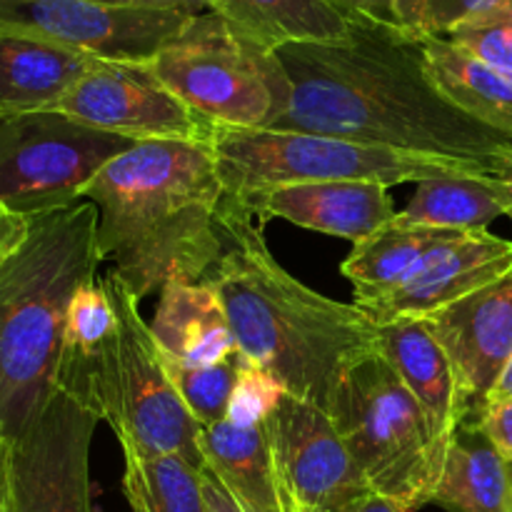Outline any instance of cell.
Masks as SVG:
<instances>
[{"label": "cell", "mask_w": 512, "mask_h": 512, "mask_svg": "<svg viewBox=\"0 0 512 512\" xmlns=\"http://www.w3.org/2000/svg\"><path fill=\"white\" fill-rule=\"evenodd\" d=\"M113 325V305H110L105 285L98 275L90 283H85L70 303L60 358H90L113 333Z\"/></svg>", "instance_id": "cell-28"}, {"label": "cell", "mask_w": 512, "mask_h": 512, "mask_svg": "<svg viewBox=\"0 0 512 512\" xmlns=\"http://www.w3.org/2000/svg\"><path fill=\"white\" fill-rule=\"evenodd\" d=\"M512 275V243L488 230L458 233L435 248L413 275L373 298L353 300L375 325L430 318Z\"/></svg>", "instance_id": "cell-14"}, {"label": "cell", "mask_w": 512, "mask_h": 512, "mask_svg": "<svg viewBox=\"0 0 512 512\" xmlns=\"http://www.w3.org/2000/svg\"><path fill=\"white\" fill-rule=\"evenodd\" d=\"M240 205L260 220L280 218L350 243L368 238L398 215L388 188L378 183L285 185Z\"/></svg>", "instance_id": "cell-16"}, {"label": "cell", "mask_w": 512, "mask_h": 512, "mask_svg": "<svg viewBox=\"0 0 512 512\" xmlns=\"http://www.w3.org/2000/svg\"><path fill=\"white\" fill-rule=\"evenodd\" d=\"M100 415L83 395L55 388L8 445L13 512H95L90 445Z\"/></svg>", "instance_id": "cell-10"}, {"label": "cell", "mask_w": 512, "mask_h": 512, "mask_svg": "<svg viewBox=\"0 0 512 512\" xmlns=\"http://www.w3.org/2000/svg\"><path fill=\"white\" fill-rule=\"evenodd\" d=\"M330 418L373 493L415 512L430 505L448 448L383 353L350 370Z\"/></svg>", "instance_id": "cell-7"}, {"label": "cell", "mask_w": 512, "mask_h": 512, "mask_svg": "<svg viewBox=\"0 0 512 512\" xmlns=\"http://www.w3.org/2000/svg\"><path fill=\"white\" fill-rule=\"evenodd\" d=\"M0 512H13L8 478V445H0Z\"/></svg>", "instance_id": "cell-39"}, {"label": "cell", "mask_w": 512, "mask_h": 512, "mask_svg": "<svg viewBox=\"0 0 512 512\" xmlns=\"http://www.w3.org/2000/svg\"><path fill=\"white\" fill-rule=\"evenodd\" d=\"M200 483H203V498H205V512H243L238 508L228 490L223 488L213 470L203 468L200 470Z\"/></svg>", "instance_id": "cell-36"}, {"label": "cell", "mask_w": 512, "mask_h": 512, "mask_svg": "<svg viewBox=\"0 0 512 512\" xmlns=\"http://www.w3.org/2000/svg\"><path fill=\"white\" fill-rule=\"evenodd\" d=\"M335 512H415V510L408 508V505L398 503V500L383 498V495L378 493H365L360 495V498H355L353 503L343 505V508H338Z\"/></svg>", "instance_id": "cell-37"}, {"label": "cell", "mask_w": 512, "mask_h": 512, "mask_svg": "<svg viewBox=\"0 0 512 512\" xmlns=\"http://www.w3.org/2000/svg\"><path fill=\"white\" fill-rule=\"evenodd\" d=\"M435 88L458 110L512 135V78L450 38H420Z\"/></svg>", "instance_id": "cell-22"}, {"label": "cell", "mask_w": 512, "mask_h": 512, "mask_svg": "<svg viewBox=\"0 0 512 512\" xmlns=\"http://www.w3.org/2000/svg\"><path fill=\"white\" fill-rule=\"evenodd\" d=\"M478 425L495 450L512 463V398L485 403L478 413Z\"/></svg>", "instance_id": "cell-32"}, {"label": "cell", "mask_w": 512, "mask_h": 512, "mask_svg": "<svg viewBox=\"0 0 512 512\" xmlns=\"http://www.w3.org/2000/svg\"><path fill=\"white\" fill-rule=\"evenodd\" d=\"M448 38L512 78V0H493Z\"/></svg>", "instance_id": "cell-29"}, {"label": "cell", "mask_w": 512, "mask_h": 512, "mask_svg": "<svg viewBox=\"0 0 512 512\" xmlns=\"http://www.w3.org/2000/svg\"><path fill=\"white\" fill-rule=\"evenodd\" d=\"M225 188L210 143H135L80 193L98 208V250L138 300L168 283H200L218 263Z\"/></svg>", "instance_id": "cell-3"}, {"label": "cell", "mask_w": 512, "mask_h": 512, "mask_svg": "<svg viewBox=\"0 0 512 512\" xmlns=\"http://www.w3.org/2000/svg\"><path fill=\"white\" fill-rule=\"evenodd\" d=\"M98 208L88 200L30 218L0 265V430L13 440L55 390L75 293L98 278Z\"/></svg>", "instance_id": "cell-4"}, {"label": "cell", "mask_w": 512, "mask_h": 512, "mask_svg": "<svg viewBox=\"0 0 512 512\" xmlns=\"http://www.w3.org/2000/svg\"><path fill=\"white\" fill-rule=\"evenodd\" d=\"M205 468L213 470L243 512H285L265 425L223 420L198 430Z\"/></svg>", "instance_id": "cell-20"}, {"label": "cell", "mask_w": 512, "mask_h": 512, "mask_svg": "<svg viewBox=\"0 0 512 512\" xmlns=\"http://www.w3.org/2000/svg\"><path fill=\"white\" fill-rule=\"evenodd\" d=\"M210 148L225 195L240 203L300 183H378L393 188L450 173H480L458 160L425 158L318 133L213 125Z\"/></svg>", "instance_id": "cell-6"}, {"label": "cell", "mask_w": 512, "mask_h": 512, "mask_svg": "<svg viewBox=\"0 0 512 512\" xmlns=\"http://www.w3.org/2000/svg\"><path fill=\"white\" fill-rule=\"evenodd\" d=\"M50 113L135 143H210L213 125L175 98L148 63L100 60Z\"/></svg>", "instance_id": "cell-13"}, {"label": "cell", "mask_w": 512, "mask_h": 512, "mask_svg": "<svg viewBox=\"0 0 512 512\" xmlns=\"http://www.w3.org/2000/svg\"><path fill=\"white\" fill-rule=\"evenodd\" d=\"M430 505L448 512H512L508 460L478 425V415L455 430Z\"/></svg>", "instance_id": "cell-21"}, {"label": "cell", "mask_w": 512, "mask_h": 512, "mask_svg": "<svg viewBox=\"0 0 512 512\" xmlns=\"http://www.w3.org/2000/svg\"><path fill=\"white\" fill-rule=\"evenodd\" d=\"M30 233V218L15 213L8 205L0 203V265L25 243Z\"/></svg>", "instance_id": "cell-33"}, {"label": "cell", "mask_w": 512, "mask_h": 512, "mask_svg": "<svg viewBox=\"0 0 512 512\" xmlns=\"http://www.w3.org/2000/svg\"><path fill=\"white\" fill-rule=\"evenodd\" d=\"M123 493L133 512H205L200 470L173 455L120 445Z\"/></svg>", "instance_id": "cell-26"}, {"label": "cell", "mask_w": 512, "mask_h": 512, "mask_svg": "<svg viewBox=\"0 0 512 512\" xmlns=\"http://www.w3.org/2000/svg\"><path fill=\"white\" fill-rule=\"evenodd\" d=\"M5 443V435H3V430H0V445Z\"/></svg>", "instance_id": "cell-41"}, {"label": "cell", "mask_w": 512, "mask_h": 512, "mask_svg": "<svg viewBox=\"0 0 512 512\" xmlns=\"http://www.w3.org/2000/svg\"><path fill=\"white\" fill-rule=\"evenodd\" d=\"M133 145L60 113L0 118V203L25 218L70 208L95 173Z\"/></svg>", "instance_id": "cell-9"}, {"label": "cell", "mask_w": 512, "mask_h": 512, "mask_svg": "<svg viewBox=\"0 0 512 512\" xmlns=\"http://www.w3.org/2000/svg\"><path fill=\"white\" fill-rule=\"evenodd\" d=\"M288 105L268 130L318 133L490 175L512 135L455 108L425 68L420 38L393 20L353 18L345 35L278 48Z\"/></svg>", "instance_id": "cell-1"}, {"label": "cell", "mask_w": 512, "mask_h": 512, "mask_svg": "<svg viewBox=\"0 0 512 512\" xmlns=\"http://www.w3.org/2000/svg\"><path fill=\"white\" fill-rule=\"evenodd\" d=\"M93 3L113 5V8H150V10H183V13H205L210 0H93Z\"/></svg>", "instance_id": "cell-35"}, {"label": "cell", "mask_w": 512, "mask_h": 512, "mask_svg": "<svg viewBox=\"0 0 512 512\" xmlns=\"http://www.w3.org/2000/svg\"><path fill=\"white\" fill-rule=\"evenodd\" d=\"M193 13L93 0H0V30L38 35L110 63H150Z\"/></svg>", "instance_id": "cell-11"}, {"label": "cell", "mask_w": 512, "mask_h": 512, "mask_svg": "<svg viewBox=\"0 0 512 512\" xmlns=\"http://www.w3.org/2000/svg\"><path fill=\"white\" fill-rule=\"evenodd\" d=\"M253 218L225 195L223 253L200 283L218 293L243 360L330 415L350 370L380 353L378 325L355 303L325 298L290 275Z\"/></svg>", "instance_id": "cell-2"}, {"label": "cell", "mask_w": 512, "mask_h": 512, "mask_svg": "<svg viewBox=\"0 0 512 512\" xmlns=\"http://www.w3.org/2000/svg\"><path fill=\"white\" fill-rule=\"evenodd\" d=\"M148 68L210 125L268 130L288 105L278 50L255 43L215 10L193 15Z\"/></svg>", "instance_id": "cell-8"}, {"label": "cell", "mask_w": 512, "mask_h": 512, "mask_svg": "<svg viewBox=\"0 0 512 512\" xmlns=\"http://www.w3.org/2000/svg\"><path fill=\"white\" fill-rule=\"evenodd\" d=\"M508 473H510V483H512V463H508Z\"/></svg>", "instance_id": "cell-42"}, {"label": "cell", "mask_w": 512, "mask_h": 512, "mask_svg": "<svg viewBox=\"0 0 512 512\" xmlns=\"http://www.w3.org/2000/svg\"><path fill=\"white\" fill-rule=\"evenodd\" d=\"M98 63L53 40L0 30V118L50 113Z\"/></svg>", "instance_id": "cell-18"}, {"label": "cell", "mask_w": 512, "mask_h": 512, "mask_svg": "<svg viewBox=\"0 0 512 512\" xmlns=\"http://www.w3.org/2000/svg\"><path fill=\"white\" fill-rule=\"evenodd\" d=\"M508 398H512V358H510L508 368H505L503 375H500L498 383H495V388H493V393H490L488 403H490V400H508Z\"/></svg>", "instance_id": "cell-40"}, {"label": "cell", "mask_w": 512, "mask_h": 512, "mask_svg": "<svg viewBox=\"0 0 512 512\" xmlns=\"http://www.w3.org/2000/svg\"><path fill=\"white\" fill-rule=\"evenodd\" d=\"M458 233L460 230L405 225L395 215L388 225L353 243V250L340 270L353 285L355 300L373 298L403 283L435 248L453 240Z\"/></svg>", "instance_id": "cell-23"}, {"label": "cell", "mask_w": 512, "mask_h": 512, "mask_svg": "<svg viewBox=\"0 0 512 512\" xmlns=\"http://www.w3.org/2000/svg\"><path fill=\"white\" fill-rule=\"evenodd\" d=\"M380 353L385 355L405 388L413 393L433 425L435 438L448 448L455 430L473 418L453 363L425 318H403L378 325Z\"/></svg>", "instance_id": "cell-17"}, {"label": "cell", "mask_w": 512, "mask_h": 512, "mask_svg": "<svg viewBox=\"0 0 512 512\" xmlns=\"http://www.w3.org/2000/svg\"><path fill=\"white\" fill-rule=\"evenodd\" d=\"M150 330L160 353L188 368H203L240 355L223 303L208 283L165 285Z\"/></svg>", "instance_id": "cell-19"}, {"label": "cell", "mask_w": 512, "mask_h": 512, "mask_svg": "<svg viewBox=\"0 0 512 512\" xmlns=\"http://www.w3.org/2000/svg\"><path fill=\"white\" fill-rule=\"evenodd\" d=\"M115 325L90 358H60L55 388L83 395L120 445L173 455L203 470L198 423L180 400L140 300L115 278L100 275Z\"/></svg>", "instance_id": "cell-5"}, {"label": "cell", "mask_w": 512, "mask_h": 512, "mask_svg": "<svg viewBox=\"0 0 512 512\" xmlns=\"http://www.w3.org/2000/svg\"><path fill=\"white\" fill-rule=\"evenodd\" d=\"M283 395V385L273 375L243 360L233 398H230L228 420L238 425H263L273 415V410L278 408Z\"/></svg>", "instance_id": "cell-31"}, {"label": "cell", "mask_w": 512, "mask_h": 512, "mask_svg": "<svg viewBox=\"0 0 512 512\" xmlns=\"http://www.w3.org/2000/svg\"><path fill=\"white\" fill-rule=\"evenodd\" d=\"M490 175H493L495 185H498V195L505 215L512 218V148L498 160V165H495V170Z\"/></svg>", "instance_id": "cell-38"}, {"label": "cell", "mask_w": 512, "mask_h": 512, "mask_svg": "<svg viewBox=\"0 0 512 512\" xmlns=\"http://www.w3.org/2000/svg\"><path fill=\"white\" fill-rule=\"evenodd\" d=\"M263 425L285 512H335L373 493L325 410L285 393Z\"/></svg>", "instance_id": "cell-12"}, {"label": "cell", "mask_w": 512, "mask_h": 512, "mask_svg": "<svg viewBox=\"0 0 512 512\" xmlns=\"http://www.w3.org/2000/svg\"><path fill=\"white\" fill-rule=\"evenodd\" d=\"M505 215L498 185L485 173H450L418 183L398 218L405 225L475 233Z\"/></svg>", "instance_id": "cell-25"}, {"label": "cell", "mask_w": 512, "mask_h": 512, "mask_svg": "<svg viewBox=\"0 0 512 512\" xmlns=\"http://www.w3.org/2000/svg\"><path fill=\"white\" fill-rule=\"evenodd\" d=\"M210 10L270 50L333 40L348 30V20L323 0H210Z\"/></svg>", "instance_id": "cell-24"}, {"label": "cell", "mask_w": 512, "mask_h": 512, "mask_svg": "<svg viewBox=\"0 0 512 512\" xmlns=\"http://www.w3.org/2000/svg\"><path fill=\"white\" fill-rule=\"evenodd\" d=\"M493 0H393L390 20L415 38H448Z\"/></svg>", "instance_id": "cell-30"}, {"label": "cell", "mask_w": 512, "mask_h": 512, "mask_svg": "<svg viewBox=\"0 0 512 512\" xmlns=\"http://www.w3.org/2000/svg\"><path fill=\"white\" fill-rule=\"evenodd\" d=\"M328 8L343 15L345 20L353 18H378L390 20V5L393 0H323Z\"/></svg>", "instance_id": "cell-34"}, {"label": "cell", "mask_w": 512, "mask_h": 512, "mask_svg": "<svg viewBox=\"0 0 512 512\" xmlns=\"http://www.w3.org/2000/svg\"><path fill=\"white\" fill-rule=\"evenodd\" d=\"M240 365H243V355H235L223 363L203 365V368H188V365H178L165 358L170 380L198 428H210V425L228 420L230 398H233L235 383H238Z\"/></svg>", "instance_id": "cell-27"}, {"label": "cell", "mask_w": 512, "mask_h": 512, "mask_svg": "<svg viewBox=\"0 0 512 512\" xmlns=\"http://www.w3.org/2000/svg\"><path fill=\"white\" fill-rule=\"evenodd\" d=\"M425 320L478 415L512 358V275Z\"/></svg>", "instance_id": "cell-15"}]
</instances>
